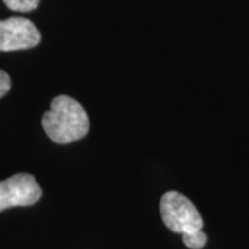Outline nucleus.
Returning <instances> with one entry per match:
<instances>
[{
  "mask_svg": "<svg viewBox=\"0 0 249 249\" xmlns=\"http://www.w3.org/2000/svg\"><path fill=\"white\" fill-rule=\"evenodd\" d=\"M42 124L46 134L57 144L78 142L89 133V116L79 101L70 96L53 98L50 109L43 114Z\"/></svg>",
  "mask_w": 249,
  "mask_h": 249,
  "instance_id": "1",
  "label": "nucleus"
},
{
  "mask_svg": "<svg viewBox=\"0 0 249 249\" xmlns=\"http://www.w3.org/2000/svg\"><path fill=\"white\" fill-rule=\"evenodd\" d=\"M40 32L28 18L10 17L0 21V52L32 49L40 43Z\"/></svg>",
  "mask_w": 249,
  "mask_h": 249,
  "instance_id": "4",
  "label": "nucleus"
},
{
  "mask_svg": "<svg viewBox=\"0 0 249 249\" xmlns=\"http://www.w3.org/2000/svg\"><path fill=\"white\" fill-rule=\"evenodd\" d=\"M160 217L170 231L191 234L204 227L202 216L196 205L178 191H168L160 198Z\"/></svg>",
  "mask_w": 249,
  "mask_h": 249,
  "instance_id": "2",
  "label": "nucleus"
},
{
  "mask_svg": "<svg viewBox=\"0 0 249 249\" xmlns=\"http://www.w3.org/2000/svg\"><path fill=\"white\" fill-rule=\"evenodd\" d=\"M11 89V79L7 75V72L0 70V98L6 96Z\"/></svg>",
  "mask_w": 249,
  "mask_h": 249,
  "instance_id": "7",
  "label": "nucleus"
},
{
  "mask_svg": "<svg viewBox=\"0 0 249 249\" xmlns=\"http://www.w3.org/2000/svg\"><path fill=\"white\" fill-rule=\"evenodd\" d=\"M206 234L202 230L191 234H183V242L190 249H202L206 245Z\"/></svg>",
  "mask_w": 249,
  "mask_h": 249,
  "instance_id": "6",
  "label": "nucleus"
},
{
  "mask_svg": "<svg viewBox=\"0 0 249 249\" xmlns=\"http://www.w3.org/2000/svg\"><path fill=\"white\" fill-rule=\"evenodd\" d=\"M42 196V188L29 173H17L0 181V212L14 206H31Z\"/></svg>",
  "mask_w": 249,
  "mask_h": 249,
  "instance_id": "3",
  "label": "nucleus"
},
{
  "mask_svg": "<svg viewBox=\"0 0 249 249\" xmlns=\"http://www.w3.org/2000/svg\"><path fill=\"white\" fill-rule=\"evenodd\" d=\"M4 4L13 11L19 13H29L37 9L40 0H3Z\"/></svg>",
  "mask_w": 249,
  "mask_h": 249,
  "instance_id": "5",
  "label": "nucleus"
}]
</instances>
